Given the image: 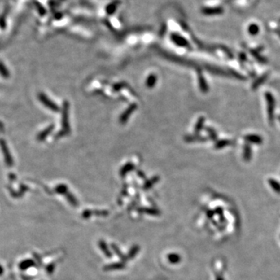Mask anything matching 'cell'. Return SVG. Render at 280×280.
Masks as SVG:
<instances>
[{
	"label": "cell",
	"mask_w": 280,
	"mask_h": 280,
	"mask_svg": "<svg viewBox=\"0 0 280 280\" xmlns=\"http://www.w3.org/2000/svg\"><path fill=\"white\" fill-rule=\"evenodd\" d=\"M0 147H1V149H2V153H3L4 158H5L6 163H7L8 165L10 166L12 165L13 160H12L11 155H10V151H9L8 147H7V143H6V142L3 139L0 140Z\"/></svg>",
	"instance_id": "cell-1"
},
{
	"label": "cell",
	"mask_w": 280,
	"mask_h": 280,
	"mask_svg": "<svg viewBox=\"0 0 280 280\" xmlns=\"http://www.w3.org/2000/svg\"><path fill=\"white\" fill-rule=\"evenodd\" d=\"M39 98H40V100L42 103H45V105H47V107H50V108L51 109H55V107L54 106V104H53L51 101L48 100V99L47 98L44 94H40V95H39Z\"/></svg>",
	"instance_id": "cell-2"
},
{
	"label": "cell",
	"mask_w": 280,
	"mask_h": 280,
	"mask_svg": "<svg viewBox=\"0 0 280 280\" xmlns=\"http://www.w3.org/2000/svg\"><path fill=\"white\" fill-rule=\"evenodd\" d=\"M0 74L3 77H5V78H8L10 77V73H9L8 70L6 68L5 65L2 62H0Z\"/></svg>",
	"instance_id": "cell-3"
}]
</instances>
